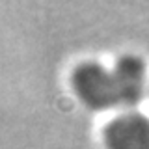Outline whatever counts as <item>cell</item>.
Returning a JSON list of instances; mask_svg holds the SVG:
<instances>
[{
  "label": "cell",
  "instance_id": "1",
  "mask_svg": "<svg viewBox=\"0 0 149 149\" xmlns=\"http://www.w3.org/2000/svg\"><path fill=\"white\" fill-rule=\"evenodd\" d=\"M74 91L88 106L106 108L112 104H127L123 80L118 69H104L99 63H84L73 74Z\"/></svg>",
  "mask_w": 149,
  "mask_h": 149
},
{
  "label": "cell",
  "instance_id": "2",
  "mask_svg": "<svg viewBox=\"0 0 149 149\" xmlns=\"http://www.w3.org/2000/svg\"><path fill=\"white\" fill-rule=\"evenodd\" d=\"M104 138L110 149H149V121L138 114L119 116L106 127Z\"/></svg>",
  "mask_w": 149,
  "mask_h": 149
}]
</instances>
